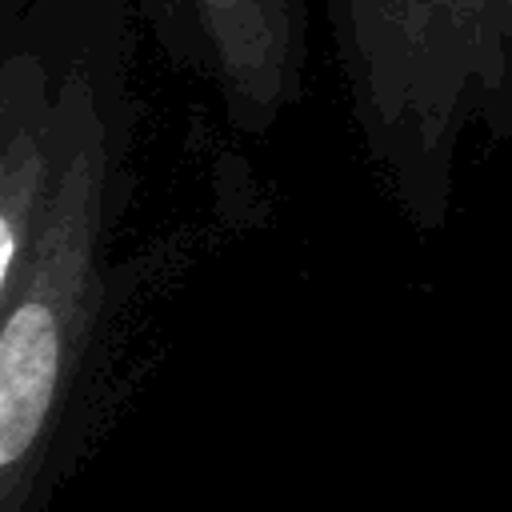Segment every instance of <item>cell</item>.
Returning a JSON list of instances; mask_svg holds the SVG:
<instances>
[{
    "instance_id": "obj_2",
    "label": "cell",
    "mask_w": 512,
    "mask_h": 512,
    "mask_svg": "<svg viewBox=\"0 0 512 512\" xmlns=\"http://www.w3.org/2000/svg\"><path fill=\"white\" fill-rule=\"evenodd\" d=\"M348 112L400 216L432 236L456 208L468 124L504 92L496 0H324Z\"/></svg>"
},
{
    "instance_id": "obj_1",
    "label": "cell",
    "mask_w": 512,
    "mask_h": 512,
    "mask_svg": "<svg viewBox=\"0 0 512 512\" xmlns=\"http://www.w3.org/2000/svg\"><path fill=\"white\" fill-rule=\"evenodd\" d=\"M60 188L20 288L0 304V512H48L96 408L112 308L116 128L88 64L60 68Z\"/></svg>"
},
{
    "instance_id": "obj_3",
    "label": "cell",
    "mask_w": 512,
    "mask_h": 512,
    "mask_svg": "<svg viewBox=\"0 0 512 512\" xmlns=\"http://www.w3.org/2000/svg\"><path fill=\"white\" fill-rule=\"evenodd\" d=\"M176 68L204 80L244 136L272 132L304 96L308 0H144Z\"/></svg>"
},
{
    "instance_id": "obj_4",
    "label": "cell",
    "mask_w": 512,
    "mask_h": 512,
    "mask_svg": "<svg viewBox=\"0 0 512 512\" xmlns=\"http://www.w3.org/2000/svg\"><path fill=\"white\" fill-rule=\"evenodd\" d=\"M64 164L60 72L32 44L0 60V304L20 288Z\"/></svg>"
},
{
    "instance_id": "obj_5",
    "label": "cell",
    "mask_w": 512,
    "mask_h": 512,
    "mask_svg": "<svg viewBox=\"0 0 512 512\" xmlns=\"http://www.w3.org/2000/svg\"><path fill=\"white\" fill-rule=\"evenodd\" d=\"M496 24H500V44H504V92L484 132L492 144L512 148V0H496Z\"/></svg>"
}]
</instances>
